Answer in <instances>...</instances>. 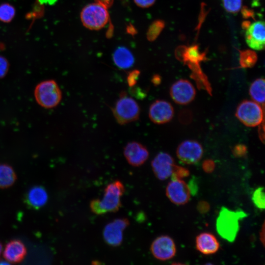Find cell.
<instances>
[{
	"mask_svg": "<svg viewBox=\"0 0 265 265\" xmlns=\"http://www.w3.org/2000/svg\"><path fill=\"white\" fill-rule=\"evenodd\" d=\"M125 191L123 184L115 181L107 185L101 199L92 200L90 203L91 211L96 214L116 212L121 206V198Z\"/></svg>",
	"mask_w": 265,
	"mask_h": 265,
	"instance_id": "cell-1",
	"label": "cell"
},
{
	"mask_svg": "<svg viewBox=\"0 0 265 265\" xmlns=\"http://www.w3.org/2000/svg\"><path fill=\"white\" fill-rule=\"evenodd\" d=\"M246 216V213L242 210L233 211L222 207L216 221L217 233L227 241H234L239 229V222Z\"/></svg>",
	"mask_w": 265,
	"mask_h": 265,
	"instance_id": "cell-2",
	"label": "cell"
},
{
	"mask_svg": "<svg viewBox=\"0 0 265 265\" xmlns=\"http://www.w3.org/2000/svg\"><path fill=\"white\" fill-rule=\"evenodd\" d=\"M34 97L40 106L51 108L59 103L62 94L56 82L51 80L42 81L37 84L34 90Z\"/></svg>",
	"mask_w": 265,
	"mask_h": 265,
	"instance_id": "cell-3",
	"label": "cell"
},
{
	"mask_svg": "<svg viewBox=\"0 0 265 265\" xmlns=\"http://www.w3.org/2000/svg\"><path fill=\"white\" fill-rule=\"evenodd\" d=\"M113 115L117 122L124 125L136 120L140 113V108L136 101L122 92L120 98L112 108Z\"/></svg>",
	"mask_w": 265,
	"mask_h": 265,
	"instance_id": "cell-4",
	"label": "cell"
},
{
	"mask_svg": "<svg viewBox=\"0 0 265 265\" xmlns=\"http://www.w3.org/2000/svg\"><path fill=\"white\" fill-rule=\"evenodd\" d=\"M84 26L91 29H99L108 22V14L106 6L100 2L86 5L80 14Z\"/></svg>",
	"mask_w": 265,
	"mask_h": 265,
	"instance_id": "cell-5",
	"label": "cell"
},
{
	"mask_svg": "<svg viewBox=\"0 0 265 265\" xmlns=\"http://www.w3.org/2000/svg\"><path fill=\"white\" fill-rule=\"evenodd\" d=\"M236 116L244 125L253 127L263 122L264 110L255 101L246 100L238 105Z\"/></svg>",
	"mask_w": 265,
	"mask_h": 265,
	"instance_id": "cell-6",
	"label": "cell"
},
{
	"mask_svg": "<svg viewBox=\"0 0 265 265\" xmlns=\"http://www.w3.org/2000/svg\"><path fill=\"white\" fill-rule=\"evenodd\" d=\"M150 250L156 259L162 261L173 258L177 251L174 240L167 235L157 237L152 242Z\"/></svg>",
	"mask_w": 265,
	"mask_h": 265,
	"instance_id": "cell-7",
	"label": "cell"
},
{
	"mask_svg": "<svg viewBox=\"0 0 265 265\" xmlns=\"http://www.w3.org/2000/svg\"><path fill=\"white\" fill-rule=\"evenodd\" d=\"M176 154L178 158L186 164H192L198 162L203 154L202 145L197 141L186 140L178 146Z\"/></svg>",
	"mask_w": 265,
	"mask_h": 265,
	"instance_id": "cell-8",
	"label": "cell"
},
{
	"mask_svg": "<svg viewBox=\"0 0 265 265\" xmlns=\"http://www.w3.org/2000/svg\"><path fill=\"white\" fill-rule=\"evenodd\" d=\"M129 224L127 218H120L106 224L103 231L106 242L114 247L120 245L123 238V231Z\"/></svg>",
	"mask_w": 265,
	"mask_h": 265,
	"instance_id": "cell-9",
	"label": "cell"
},
{
	"mask_svg": "<svg viewBox=\"0 0 265 265\" xmlns=\"http://www.w3.org/2000/svg\"><path fill=\"white\" fill-rule=\"evenodd\" d=\"M170 94L173 100L180 105H187L194 99L196 91L188 80L180 79L171 86Z\"/></svg>",
	"mask_w": 265,
	"mask_h": 265,
	"instance_id": "cell-10",
	"label": "cell"
},
{
	"mask_svg": "<svg viewBox=\"0 0 265 265\" xmlns=\"http://www.w3.org/2000/svg\"><path fill=\"white\" fill-rule=\"evenodd\" d=\"M166 194L174 204L183 205L189 201L191 192L188 185L184 181L172 179L166 187Z\"/></svg>",
	"mask_w": 265,
	"mask_h": 265,
	"instance_id": "cell-11",
	"label": "cell"
},
{
	"mask_svg": "<svg viewBox=\"0 0 265 265\" xmlns=\"http://www.w3.org/2000/svg\"><path fill=\"white\" fill-rule=\"evenodd\" d=\"M174 115V108L167 101L158 100L150 106L149 117L150 120L157 124H162L169 122Z\"/></svg>",
	"mask_w": 265,
	"mask_h": 265,
	"instance_id": "cell-12",
	"label": "cell"
},
{
	"mask_svg": "<svg viewBox=\"0 0 265 265\" xmlns=\"http://www.w3.org/2000/svg\"><path fill=\"white\" fill-rule=\"evenodd\" d=\"M156 177L163 181L172 175L175 165L173 158L168 153L160 152L154 158L151 163Z\"/></svg>",
	"mask_w": 265,
	"mask_h": 265,
	"instance_id": "cell-13",
	"label": "cell"
},
{
	"mask_svg": "<svg viewBox=\"0 0 265 265\" xmlns=\"http://www.w3.org/2000/svg\"><path fill=\"white\" fill-rule=\"evenodd\" d=\"M265 23L259 21L252 23L247 28L245 40L247 45L252 49L262 50L265 44Z\"/></svg>",
	"mask_w": 265,
	"mask_h": 265,
	"instance_id": "cell-14",
	"label": "cell"
},
{
	"mask_svg": "<svg viewBox=\"0 0 265 265\" xmlns=\"http://www.w3.org/2000/svg\"><path fill=\"white\" fill-rule=\"evenodd\" d=\"M124 155L128 163L133 166H139L147 160L149 152L147 148L140 143L131 142L124 148Z\"/></svg>",
	"mask_w": 265,
	"mask_h": 265,
	"instance_id": "cell-15",
	"label": "cell"
},
{
	"mask_svg": "<svg viewBox=\"0 0 265 265\" xmlns=\"http://www.w3.org/2000/svg\"><path fill=\"white\" fill-rule=\"evenodd\" d=\"M176 56L179 60L184 62L188 66L199 65L201 61L206 59V54L200 52L197 45L190 47H179L176 51Z\"/></svg>",
	"mask_w": 265,
	"mask_h": 265,
	"instance_id": "cell-16",
	"label": "cell"
},
{
	"mask_svg": "<svg viewBox=\"0 0 265 265\" xmlns=\"http://www.w3.org/2000/svg\"><path fill=\"white\" fill-rule=\"evenodd\" d=\"M195 247L196 249L205 255H212L216 253L220 244L216 238L212 233L203 232L196 237Z\"/></svg>",
	"mask_w": 265,
	"mask_h": 265,
	"instance_id": "cell-17",
	"label": "cell"
},
{
	"mask_svg": "<svg viewBox=\"0 0 265 265\" xmlns=\"http://www.w3.org/2000/svg\"><path fill=\"white\" fill-rule=\"evenodd\" d=\"M48 199V195L45 188L41 186H35L27 191L24 201L29 208L38 210L46 204Z\"/></svg>",
	"mask_w": 265,
	"mask_h": 265,
	"instance_id": "cell-18",
	"label": "cell"
},
{
	"mask_svg": "<svg viewBox=\"0 0 265 265\" xmlns=\"http://www.w3.org/2000/svg\"><path fill=\"white\" fill-rule=\"evenodd\" d=\"M26 254V249L24 243L19 239H13L5 245L3 256L9 262L18 264L23 261Z\"/></svg>",
	"mask_w": 265,
	"mask_h": 265,
	"instance_id": "cell-19",
	"label": "cell"
},
{
	"mask_svg": "<svg viewBox=\"0 0 265 265\" xmlns=\"http://www.w3.org/2000/svg\"><path fill=\"white\" fill-rule=\"evenodd\" d=\"M113 60L119 68L126 69L132 67L134 62L132 53L125 47H119L113 54Z\"/></svg>",
	"mask_w": 265,
	"mask_h": 265,
	"instance_id": "cell-20",
	"label": "cell"
},
{
	"mask_svg": "<svg viewBox=\"0 0 265 265\" xmlns=\"http://www.w3.org/2000/svg\"><path fill=\"white\" fill-rule=\"evenodd\" d=\"M17 179L13 168L6 163L0 164V188L10 187Z\"/></svg>",
	"mask_w": 265,
	"mask_h": 265,
	"instance_id": "cell-21",
	"label": "cell"
},
{
	"mask_svg": "<svg viewBox=\"0 0 265 265\" xmlns=\"http://www.w3.org/2000/svg\"><path fill=\"white\" fill-rule=\"evenodd\" d=\"M265 83L264 78H259L251 83L249 88V94L251 98L255 102L263 105L265 102Z\"/></svg>",
	"mask_w": 265,
	"mask_h": 265,
	"instance_id": "cell-22",
	"label": "cell"
},
{
	"mask_svg": "<svg viewBox=\"0 0 265 265\" xmlns=\"http://www.w3.org/2000/svg\"><path fill=\"white\" fill-rule=\"evenodd\" d=\"M258 57L256 53L250 50L240 52L239 64L242 68L253 67L257 61Z\"/></svg>",
	"mask_w": 265,
	"mask_h": 265,
	"instance_id": "cell-23",
	"label": "cell"
},
{
	"mask_svg": "<svg viewBox=\"0 0 265 265\" xmlns=\"http://www.w3.org/2000/svg\"><path fill=\"white\" fill-rule=\"evenodd\" d=\"M15 9L12 5L8 3L0 5V21L3 23H9L14 18L15 15Z\"/></svg>",
	"mask_w": 265,
	"mask_h": 265,
	"instance_id": "cell-24",
	"label": "cell"
},
{
	"mask_svg": "<svg viewBox=\"0 0 265 265\" xmlns=\"http://www.w3.org/2000/svg\"><path fill=\"white\" fill-rule=\"evenodd\" d=\"M252 200L254 205L259 210H263L265 208V194L264 188L259 187L253 192Z\"/></svg>",
	"mask_w": 265,
	"mask_h": 265,
	"instance_id": "cell-25",
	"label": "cell"
},
{
	"mask_svg": "<svg viewBox=\"0 0 265 265\" xmlns=\"http://www.w3.org/2000/svg\"><path fill=\"white\" fill-rule=\"evenodd\" d=\"M223 4L227 12L236 13L241 8L242 0H223Z\"/></svg>",
	"mask_w": 265,
	"mask_h": 265,
	"instance_id": "cell-26",
	"label": "cell"
},
{
	"mask_svg": "<svg viewBox=\"0 0 265 265\" xmlns=\"http://www.w3.org/2000/svg\"><path fill=\"white\" fill-rule=\"evenodd\" d=\"M189 175V171L188 169L184 167L175 164L171 176L172 177V179L182 180L188 177Z\"/></svg>",
	"mask_w": 265,
	"mask_h": 265,
	"instance_id": "cell-27",
	"label": "cell"
},
{
	"mask_svg": "<svg viewBox=\"0 0 265 265\" xmlns=\"http://www.w3.org/2000/svg\"><path fill=\"white\" fill-rule=\"evenodd\" d=\"M247 152L246 146L242 144L235 145L232 149L233 155L237 158H241L245 156Z\"/></svg>",
	"mask_w": 265,
	"mask_h": 265,
	"instance_id": "cell-28",
	"label": "cell"
},
{
	"mask_svg": "<svg viewBox=\"0 0 265 265\" xmlns=\"http://www.w3.org/2000/svg\"><path fill=\"white\" fill-rule=\"evenodd\" d=\"M140 75V71L138 70H134L129 73L127 77V82L129 86H134L138 79Z\"/></svg>",
	"mask_w": 265,
	"mask_h": 265,
	"instance_id": "cell-29",
	"label": "cell"
},
{
	"mask_svg": "<svg viewBox=\"0 0 265 265\" xmlns=\"http://www.w3.org/2000/svg\"><path fill=\"white\" fill-rule=\"evenodd\" d=\"M9 66L7 60L3 56L0 55V79L3 78L7 74Z\"/></svg>",
	"mask_w": 265,
	"mask_h": 265,
	"instance_id": "cell-30",
	"label": "cell"
},
{
	"mask_svg": "<svg viewBox=\"0 0 265 265\" xmlns=\"http://www.w3.org/2000/svg\"><path fill=\"white\" fill-rule=\"evenodd\" d=\"M214 168L215 163L212 159H206L202 163V168L206 173H212L214 170Z\"/></svg>",
	"mask_w": 265,
	"mask_h": 265,
	"instance_id": "cell-31",
	"label": "cell"
},
{
	"mask_svg": "<svg viewBox=\"0 0 265 265\" xmlns=\"http://www.w3.org/2000/svg\"><path fill=\"white\" fill-rule=\"evenodd\" d=\"M197 208L200 213L204 214L209 211L210 206L207 202L201 201L198 203Z\"/></svg>",
	"mask_w": 265,
	"mask_h": 265,
	"instance_id": "cell-32",
	"label": "cell"
},
{
	"mask_svg": "<svg viewBox=\"0 0 265 265\" xmlns=\"http://www.w3.org/2000/svg\"><path fill=\"white\" fill-rule=\"evenodd\" d=\"M135 3L141 7H148L152 5L155 0H134Z\"/></svg>",
	"mask_w": 265,
	"mask_h": 265,
	"instance_id": "cell-33",
	"label": "cell"
},
{
	"mask_svg": "<svg viewBox=\"0 0 265 265\" xmlns=\"http://www.w3.org/2000/svg\"><path fill=\"white\" fill-rule=\"evenodd\" d=\"M152 82L155 85H158L161 82V78L159 75H155L152 79Z\"/></svg>",
	"mask_w": 265,
	"mask_h": 265,
	"instance_id": "cell-34",
	"label": "cell"
},
{
	"mask_svg": "<svg viewBox=\"0 0 265 265\" xmlns=\"http://www.w3.org/2000/svg\"><path fill=\"white\" fill-rule=\"evenodd\" d=\"M260 240L262 243L264 244L265 243V223H263L261 230L260 233Z\"/></svg>",
	"mask_w": 265,
	"mask_h": 265,
	"instance_id": "cell-35",
	"label": "cell"
},
{
	"mask_svg": "<svg viewBox=\"0 0 265 265\" xmlns=\"http://www.w3.org/2000/svg\"><path fill=\"white\" fill-rule=\"evenodd\" d=\"M0 265H11L5 261L0 260Z\"/></svg>",
	"mask_w": 265,
	"mask_h": 265,
	"instance_id": "cell-36",
	"label": "cell"
},
{
	"mask_svg": "<svg viewBox=\"0 0 265 265\" xmlns=\"http://www.w3.org/2000/svg\"><path fill=\"white\" fill-rule=\"evenodd\" d=\"M92 265H101V264L98 261H94L92 262Z\"/></svg>",
	"mask_w": 265,
	"mask_h": 265,
	"instance_id": "cell-37",
	"label": "cell"
},
{
	"mask_svg": "<svg viewBox=\"0 0 265 265\" xmlns=\"http://www.w3.org/2000/svg\"><path fill=\"white\" fill-rule=\"evenodd\" d=\"M171 265H187L181 263H173Z\"/></svg>",
	"mask_w": 265,
	"mask_h": 265,
	"instance_id": "cell-38",
	"label": "cell"
},
{
	"mask_svg": "<svg viewBox=\"0 0 265 265\" xmlns=\"http://www.w3.org/2000/svg\"><path fill=\"white\" fill-rule=\"evenodd\" d=\"M2 245L1 243L0 242V255L2 251Z\"/></svg>",
	"mask_w": 265,
	"mask_h": 265,
	"instance_id": "cell-39",
	"label": "cell"
},
{
	"mask_svg": "<svg viewBox=\"0 0 265 265\" xmlns=\"http://www.w3.org/2000/svg\"><path fill=\"white\" fill-rule=\"evenodd\" d=\"M212 265V264H211V263H207V264H205V265Z\"/></svg>",
	"mask_w": 265,
	"mask_h": 265,
	"instance_id": "cell-40",
	"label": "cell"
}]
</instances>
